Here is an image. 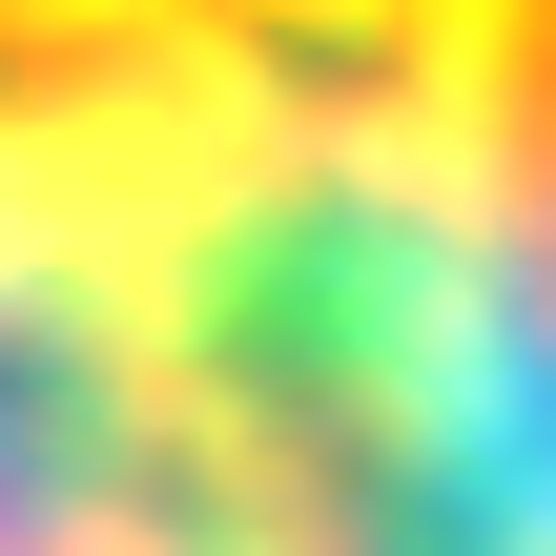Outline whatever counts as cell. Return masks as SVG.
Returning a JSON list of instances; mask_svg holds the SVG:
<instances>
[{
    "label": "cell",
    "mask_w": 556,
    "mask_h": 556,
    "mask_svg": "<svg viewBox=\"0 0 556 556\" xmlns=\"http://www.w3.org/2000/svg\"><path fill=\"white\" fill-rule=\"evenodd\" d=\"M0 556H556V0H0Z\"/></svg>",
    "instance_id": "1"
}]
</instances>
